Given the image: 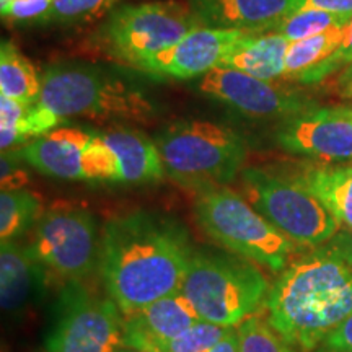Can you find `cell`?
<instances>
[{
    "mask_svg": "<svg viewBox=\"0 0 352 352\" xmlns=\"http://www.w3.org/2000/svg\"><path fill=\"white\" fill-rule=\"evenodd\" d=\"M352 63V20L346 28V36L344 41L341 43V46L338 47V51L329 57L327 63H323L320 67L311 70L310 74H307L302 78L300 83H318L324 78L333 76V74L344 70L347 65Z\"/></svg>",
    "mask_w": 352,
    "mask_h": 352,
    "instance_id": "cell-30",
    "label": "cell"
},
{
    "mask_svg": "<svg viewBox=\"0 0 352 352\" xmlns=\"http://www.w3.org/2000/svg\"><path fill=\"white\" fill-rule=\"evenodd\" d=\"M338 94L342 98H352V63L341 70V76L338 78Z\"/></svg>",
    "mask_w": 352,
    "mask_h": 352,
    "instance_id": "cell-36",
    "label": "cell"
},
{
    "mask_svg": "<svg viewBox=\"0 0 352 352\" xmlns=\"http://www.w3.org/2000/svg\"><path fill=\"white\" fill-rule=\"evenodd\" d=\"M321 346L352 352V315L342 321L334 331L329 333Z\"/></svg>",
    "mask_w": 352,
    "mask_h": 352,
    "instance_id": "cell-32",
    "label": "cell"
},
{
    "mask_svg": "<svg viewBox=\"0 0 352 352\" xmlns=\"http://www.w3.org/2000/svg\"><path fill=\"white\" fill-rule=\"evenodd\" d=\"M289 41L283 34L243 33L228 47L219 67L235 69L263 80L284 77Z\"/></svg>",
    "mask_w": 352,
    "mask_h": 352,
    "instance_id": "cell-18",
    "label": "cell"
},
{
    "mask_svg": "<svg viewBox=\"0 0 352 352\" xmlns=\"http://www.w3.org/2000/svg\"><path fill=\"white\" fill-rule=\"evenodd\" d=\"M33 104L0 96V145L2 152L12 151L20 144H28V114Z\"/></svg>",
    "mask_w": 352,
    "mask_h": 352,
    "instance_id": "cell-27",
    "label": "cell"
},
{
    "mask_svg": "<svg viewBox=\"0 0 352 352\" xmlns=\"http://www.w3.org/2000/svg\"><path fill=\"white\" fill-rule=\"evenodd\" d=\"M100 241L90 210L72 202H56L34 226L30 248L47 270L67 280H82L100 261Z\"/></svg>",
    "mask_w": 352,
    "mask_h": 352,
    "instance_id": "cell-10",
    "label": "cell"
},
{
    "mask_svg": "<svg viewBox=\"0 0 352 352\" xmlns=\"http://www.w3.org/2000/svg\"><path fill=\"white\" fill-rule=\"evenodd\" d=\"M303 7L320 8L338 15L352 16V0H305Z\"/></svg>",
    "mask_w": 352,
    "mask_h": 352,
    "instance_id": "cell-33",
    "label": "cell"
},
{
    "mask_svg": "<svg viewBox=\"0 0 352 352\" xmlns=\"http://www.w3.org/2000/svg\"><path fill=\"white\" fill-rule=\"evenodd\" d=\"M243 32L199 26L173 46L135 60L131 67L171 78L202 77L209 70L219 67L228 47Z\"/></svg>",
    "mask_w": 352,
    "mask_h": 352,
    "instance_id": "cell-13",
    "label": "cell"
},
{
    "mask_svg": "<svg viewBox=\"0 0 352 352\" xmlns=\"http://www.w3.org/2000/svg\"><path fill=\"white\" fill-rule=\"evenodd\" d=\"M41 76L12 41L0 46V96L23 104L38 103Z\"/></svg>",
    "mask_w": 352,
    "mask_h": 352,
    "instance_id": "cell-21",
    "label": "cell"
},
{
    "mask_svg": "<svg viewBox=\"0 0 352 352\" xmlns=\"http://www.w3.org/2000/svg\"><path fill=\"white\" fill-rule=\"evenodd\" d=\"M296 176L327 204L341 227L352 230V165L307 166Z\"/></svg>",
    "mask_w": 352,
    "mask_h": 352,
    "instance_id": "cell-20",
    "label": "cell"
},
{
    "mask_svg": "<svg viewBox=\"0 0 352 352\" xmlns=\"http://www.w3.org/2000/svg\"><path fill=\"white\" fill-rule=\"evenodd\" d=\"M51 0H10L2 6V16L19 23H47Z\"/></svg>",
    "mask_w": 352,
    "mask_h": 352,
    "instance_id": "cell-29",
    "label": "cell"
},
{
    "mask_svg": "<svg viewBox=\"0 0 352 352\" xmlns=\"http://www.w3.org/2000/svg\"><path fill=\"white\" fill-rule=\"evenodd\" d=\"M38 104L57 124L70 118L151 122L155 103L116 74L87 63H56L41 76Z\"/></svg>",
    "mask_w": 352,
    "mask_h": 352,
    "instance_id": "cell-3",
    "label": "cell"
},
{
    "mask_svg": "<svg viewBox=\"0 0 352 352\" xmlns=\"http://www.w3.org/2000/svg\"><path fill=\"white\" fill-rule=\"evenodd\" d=\"M270 283L241 258L192 252L182 294L201 320L223 328L239 327L270 296Z\"/></svg>",
    "mask_w": 352,
    "mask_h": 352,
    "instance_id": "cell-5",
    "label": "cell"
},
{
    "mask_svg": "<svg viewBox=\"0 0 352 352\" xmlns=\"http://www.w3.org/2000/svg\"><path fill=\"white\" fill-rule=\"evenodd\" d=\"M241 182L250 204L298 246H321L341 230L327 204L296 175L246 168Z\"/></svg>",
    "mask_w": 352,
    "mask_h": 352,
    "instance_id": "cell-7",
    "label": "cell"
},
{
    "mask_svg": "<svg viewBox=\"0 0 352 352\" xmlns=\"http://www.w3.org/2000/svg\"><path fill=\"white\" fill-rule=\"evenodd\" d=\"M208 352H240L239 331H236V327L228 328V331L223 334L222 340H220L215 346L210 347Z\"/></svg>",
    "mask_w": 352,
    "mask_h": 352,
    "instance_id": "cell-35",
    "label": "cell"
},
{
    "mask_svg": "<svg viewBox=\"0 0 352 352\" xmlns=\"http://www.w3.org/2000/svg\"><path fill=\"white\" fill-rule=\"evenodd\" d=\"M276 142L294 155L324 164L352 162V108H308L280 121Z\"/></svg>",
    "mask_w": 352,
    "mask_h": 352,
    "instance_id": "cell-12",
    "label": "cell"
},
{
    "mask_svg": "<svg viewBox=\"0 0 352 352\" xmlns=\"http://www.w3.org/2000/svg\"><path fill=\"white\" fill-rule=\"evenodd\" d=\"M266 303L271 327L292 347L311 352L352 315V263L321 245L285 267Z\"/></svg>",
    "mask_w": 352,
    "mask_h": 352,
    "instance_id": "cell-2",
    "label": "cell"
},
{
    "mask_svg": "<svg viewBox=\"0 0 352 352\" xmlns=\"http://www.w3.org/2000/svg\"><path fill=\"white\" fill-rule=\"evenodd\" d=\"M202 26L243 33L274 32L305 0H189Z\"/></svg>",
    "mask_w": 352,
    "mask_h": 352,
    "instance_id": "cell-14",
    "label": "cell"
},
{
    "mask_svg": "<svg viewBox=\"0 0 352 352\" xmlns=\"http://www.w3.org/2000/svg\"><path fill=\"white\" fill-rule=\"evenodd\" d=\"M202 26L189 3L176 0L132 3L108 13L94 41L101 52L131 67L157 54Z\"/></svg>",
    "mask_w": 352,
    "mask_h": 352,
    "instance_id": "cell-8",
    "label": "cell"
},
{
    "mask_svg": "<svg viewBox=\"0 0 352 352\" xmlns=\"http://www.w3.org/2000/svg\"><path fill=\"white\" fill-rule=\"evenodd\" d=\"M126 316L111 297H98L80 280H69L46 334V352H116Z\"/></svg>",
    "mask_w": 352,
    "mask_h": 352,
    "instance_id": "cell-9",
    "label": "cell"
},
{
    "mask_svg": "<svg viewBox=\"0 0 352 352\" xmlns=\"http://www.w3.org/2000/svg\"><path fill=\"white\" fill-rule=\"evenodd\" d=\"M195 215L210 239L236 256L284 271L296 243L277 230L245 196L227 186L196 191Z\"/></svg>",
    "mask_w": 352,
    "mask_h": 352,
    "instance_id": "cell-6",
    "label": "cell"
},
{
    "mask_svg": "<svg viewBox=\"0 0 352 352\" xmlns=\"http://www.w3.org/2000/svg\"><path fill=\"white\" fill-rule=\"evenodd\" d=\"M311 352H349V351H340V349H333V347H327V346H320L314 349Z\"/></svg>",
    "mask_w": 352,
    "mask_h": 352,
    "instance_id": "cell-38",
    "label": "cell"
},
{
    "mask_svg": "<svg viewBox=\"0 0 352 352\" xmlns=\"http://www.w3.org/2000/svg\"><path fill=\"white\" fill-rule=\"evenodd\" d=\"M197 90L250 120H285L314 108V103L296 90L227 67L204 74Z\"/></svg>",
    "mask_w": 352,
    "mask_h": 352,
    "instance_id": "cell-11",
    "label": "cell"
},
{
    "mask_svg": "<svg viewBox=\"0 0 352 352\" xmlns=\"http://www.w3.org/2000/svg\"><path fill=\"white\" fill-rule=\"evenodd\" d=\"M95 132L78 127H56L16 148L25 164L39 173L60 179H87L85 158Z\"/></svg>",
    "mask_w": 352,
    "mask_h": 352,
    "instance_id": "cell-15",
    "label": "cell"
},
{
    "mask_svg": "<svg viewBox=\"0 0 352 352\" xmlns=\"http://www.w3.org/2000/svg\"><path fill=\"white\" fill-rule=\"evenodd\" d=\"M120 165V182L142 184L164 178L165 166L157 145L142 132L129 127H114L100 132Z\"/></svg>",
    "mask_w": 352,
    "mask_h": 352,
    "instance_id": "cell-19",
    "label": "cell"
},
{
    "mask_svg": "<svg viewBox=\"0 0 352 352\" xmlns=\"http://www.w3.org/2000/svg\"><path fill=\"white\" fill-rule=\"evenodd\" d=\"M240 352H292V346L271 327L270 321L252 315L236 327Z\"/></svg>",
    "mask_w": 352,
    "mask_h": 352,
    "instance_id": "cell-26",
    "label": "cell"
},
{
    "mask_svg": "<svg viewBox=\"0 0 352 352\" xmlns=\"http://www.w3.org/2000/svg\"><path fill=\"white\" fill-rule=\"evenodd\" d=\"M192 250L184 228L138 210L108 220L100 241V272L124 316L182 290Z\"/></svg>",
    "mask_w": 352,
    "mask_h": 352,
    "instance_id": "cell-1",
    "label": "cell"
},
{
    "mask_svg": "<svg viewBox=\"0 0 352 352\" xmlns=\"http://www.w3.org/2000/svg\"><path fill=\"white\" fill-rule=\"evenodd\" d=\"M21 158L15 151L2 152L0 160V182H2V191L10 189H21L28 183V175L21 168Z\"/></svg>",
    "mask_w": 352,
    "mask_h": 352,
    "instance_id": "cell-31",
    "label": "cell"
},
{
    "mask_svg": "<svg viewBox=\"0 0 352 352\" xmlns=\"http://www.w3.org/2000/svg\"><path fill=\"white\" fill-rule=\"evenodd\" d=\"M328 243L334 246L347 261L352 263V230H347V228L346 230H340Z\"/></svg>",
    "mask_w": 352,
    "mask_h": 352,
    "instance_id": "cell-34",
    "label": "cell"
},
{
    "mask_svg": "<svg viewBox=\"0 0 352 352\" xmlns=\"http://www.w3.org/2000/svg\"><path fill=\"white\" fill-rule=\"evenodd\" d=\"M120 0H51L47 23L83 25L91 23L116 8Z\"/></svg>",
    "mask_w": 352,
    "mask_h": 352,
    "instance_id": "cell-25",
    "label": "cell"
},
{
    "mask_svg": "<svg viewBox=\"0 0 352 352\" xmlns=\"http://www.w3.org/2000/svg\"><path fill=\"white\" fill-rule=\"evenodd\" d=\"M46 266L30 246L2 241L0 250V303L6 314H19L36 300L44 287Z\"/></svg>",
    "mask_w": 352,
    "mask_h": 352,
    "instance_id": "cell-17",
    "label": "cell"
},
{
    "mask_svg": "<svg viewBox=\"0 0 352 352\" xmlns=\"http://www.w3.org/2000/svg\"><path fill=\"white\" fill-rule=\"evenodd\" d=\"M10 2V0H2V6H6V3Z\"/></svg>",
    "mask_w": 352,
    "mask_h": 352,
    "instance_id": "cell-39",
    "label": "cell"
},
{
    "mask_svg": "<svg viewBox=\"0 0 352 352\" xmlns=\"http://www.w3.org/2000/svg\"><path fill=\"white\" fill-rule=\"evenodd\" d=\"M116 352H151V351H144V349H138V347H131V346L122 344Z\"/></svg>",
    "mask_w": 352,
    "mask_h": 352,
    "instance_id": "cell-37",
    "label": "cell"
},
{
    "mask_svg": "<svg viewBox=\"0 0 352 352\" xmlns=\"http://www.w3.org/2000/svg\"><path fill=\"white\" fill-rule=\"evenodd\" d=\"M346 28L347 25L290 43L285 57L284 78L300 82L307 74L327 63L344 41Z\"/></svg>",
    "mask_w": 352,
    "mask_h": 352,
    "instance_id": "cell-22",
    "label": "cell"
},
{
    "mask_svg": "<svg viewBox=\"0 0 352 352\" xmlns=\"http://www.w3.org/2000/svg\"><path fill=\"white\" fill-rule=\"evenodd\" d=\"M227 331L228 328L199 320L182 336L158 346L155 352H208L210 347L222 340Z\"/></svg>",
    "mask_w": 352,
    "mask_h": 352,
    "instance_id": "cell-28",
    "label": "cell"
},
{
    "mask_svg": "<svg viewBox=\"0 0 352 352\" xmlns=\"http://www.w3.org/2000/svg\"><path fill=\"white\" fill-rule=\"evenodd\" d=\"M165 173L182 186L201 191L226 186L243 171L245 139L232 127L204 120H178L153 138Z\"/></svg>",
    "mask_w": 352,
    "mask_h": 352,
    "instance_id": "cell-4",
    "label": "cell"
},
{
    "mask_svg": "<svg viewBox=\"0 0 352 352\" xmlns=\"http://www.w3.org/2000/svg\"><path fill=\"white\" fill-rule=\"evenodd\" d=\"M351 20L352 16L338 15V13L320 10V8L302 7L277 26L274 33L283 34L289 43H294L328 32V30L346 26L351 23Z\"/></svg>",
    "mask_w": 352,
    "mask_h": 352,
    "instance_id": "cell-24",
    "label": "cell"
},
{
    "mask_svg": "<svg viewBox=\"0 0 352 352\" xmlns=\"http://www.w3.org/2000/svg\"><path fill=\"white\" fill-rule=\"evenodd\" d=\"M199 320V315L179 290L126 316L122 344L155 352L158 346L182 336Z\"/></svg>",
    "mask_w": 352,
    "mask_h": 352,
    "instance_id": "cell-16",
    "label": "cell"
},
{
    "mask_svg": "<svg viewBox=\"0 0 352 352\" xmlns=\"http://www.w3.org/2000/svg\"><path fill=\"white\" fill-rule=\"evenodd\" d=\"M43 202L28 189H10L0 195V240H16L36 226L43 215Z\"/></svg>",
    "mask_w": 352,
    "mask_h": 352,
    "instance_id": "cell-23",
    "label": "cell"
}]
</instances>
